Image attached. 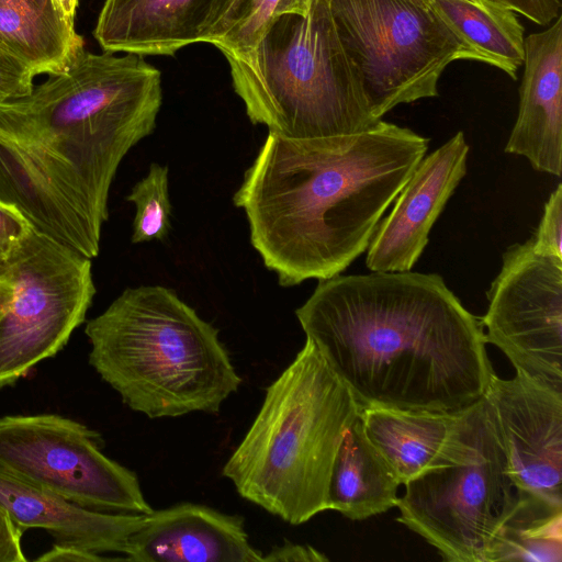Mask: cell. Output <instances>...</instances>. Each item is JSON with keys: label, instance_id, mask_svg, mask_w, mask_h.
<instances>
[{"label": "cell", "instance_id": "5bb4252c", "mask_svg": "<svg viewBox=\"0 0 562 562\" xmlns=\"http://www.w3.org/2000/svg\"><path fill=\"white\" fill-rule=\"evenodd\" d=\"M125 561L262 562L241 516L205 505L179 503L153 510L127 542Z\"/></svg>", "mask_w": 562, "mask_h": 562}, {"label": "cell", "instance_id": "836d02e7", "mask_svg": "<svg viewBox=\"0 0 562 562\" xmlns=\"http://www.w3.org/2000/svg\"><path fill=\"white\" fill-rule=\"evenodd\" d=\"M327 1H329V0H327Z\"/></svg>", "mask_w": 562, "mask_h": 562}, {"label": "cell", "instance_id": "4fadbf2b", "mask_svg": "<svg viewBox=\"0 0 562 562\" xmlns=\"http://www.w3.org/2000/svg\"><path fill=\"white\" fill-rule=\"evenodd\" d=\"M469 145L458 132L416 166L367 248L370 271L403 272L415 266L446 203L467 175Z\"/></svg>", "mask_w": 562, "mask_h": 562}, {"label": "cell", "instance_id": "484cf974", "mask_svg": "<svg viewBox=\"0 0 562 562\" xmlns=\"http://www.w3.org/2000/svg\"><path fill=\"white\" fill-rule=\"evenodd\" d=\"M34 77L25 65L0 49V103L30 94Z\"/></svg>", "mask_w": 562, "mask_h": 562}, {"label": "cell", "instance_id": "e0dca14e", "mask_svg": "<svg viewBox=\"0 0 562 562\" xmlns=\"http://www.w3.org/2000/svg\"><path fill=\"white\" fill-rule=\"evenodd\" d=\"M0 506L23 532L43 529L55 543L100 555L124 554L131 535L146 516L86 508L1 470Z\"/></svg>", "mask_w": 562, "mask_h": 562}, {"label": "cell", "instance_id": "f1b7e54d", "mask_svg": "<svg viewBox=\"0 0 562 562\" xmlns=\"http://www.w3.org/2000/svg\"><path fill=\"white\" fill-rule=\"evenodd\" d=\"M23 531L9 513L0 506V562H25L22 546Z\"/></svg>", "mask_w": 562, "mask_h": 562}, {"label": "cell", "instance_id": "d6986e66", "mask_svg": "<svg viewBox=\"0 0 562 562\" xmlns=\"http://www.w3.org/2000/svg\"><path fill=\"white\" fill-rule=\"evenodd\" d=\"M459 414L366 407L360 418L368 439L404 485L436 461Z\"/></svg>", "mask_w": 562, "mask_h": 562}, {"label": "cell", "instance_id": "7402d4cb", "mask_svg": "<svg viewBox=\"0 0 562 562\" xmlns=\"http://www.w3.org/2000/svg\"><path fill=\"white\" fill-rule=\"evenodd\" d=\"M561 562L562 505L521 490V496L502 525L487 562Z\"/></svg>", "mask_w": 562, "mask_h": 562}, {"label": "cell", "instance_id": "277c9868", "mask_svg": "<svg viewBox=\"0 0 562 562\" xmlns=\"http://www.w3.org/2000/svg\"><path fill=\"white\" fill-rule=\"evenodd\" d=\"M85 333L89 363L148 418L217 413L241 384L218 330L162 285L125 289Z\"/></svg>", "mask_w": 562, "mask_h": 562}, {"label": "cell", "instance_id": "30bf717a", "mask_svg": "<svg viewBox=\"0 0 562 562\" xmlns=\"http://www.w3.org/2000/svg\"><path fill=\"white\" fill-rule=\"evenodd\" d=\"M100 436L57 414L0 417V470L82 507L147 515L135 472L106 457Z\"/></svg>", "mask_w": 562, "mask_h": 562}, {"label": "cell", "instance_id": "9c48e42d", "mask_svg": "<svg viewBox=\"0 0 562 562\" xmlns=\"http://www.w3.org/2000/svg\"><path fill=\"white\" fill-rule=\"evenodd\" d=\"M0 294V387L64 348L95 294L91 259L30 226L5 254Z\"/></svg>", "mask_w": 562, "mask_h": 562}, {"label": "cell", "instance_id": "3957f363", "mask_svg": "<svg viewBox=\"0 0 562 562\" xmlns=\"http://www.w3.org/2000/svg\"><path fill=\"white\" fill-rule=\"evenodd\" d=\"M429 139L393 123L292 140L268 133L233 196L281 286L340 274L363 254Z\"/></svg>", "mask_w": 562, "mask_h": 562}, {"label": "cell", "instance_id": "6da1fadb", "mask_svg": "<svg viewBox=\"0 0 562 562\" xmlns=\"http://www.w3.org/2000/svg\"><path fill=\"white\" fill-rule=\"evenodd\" d=\"M144 57L83 47L65 71L0 103V200L89 259L119 165L162 103L161 74Z\"/></svg>", "mask_w": 562, "mask_h": 562}, {"label": "cell", "instance_id": "4dcf8cb0", "mask_svg": "<svg viewBox=\"0 0 562 562\" xmlns=\"http://www.w3.org/2000/svg\"><path fill=\"white\" fill-rule=\"evenodd\" d=\"M115 561L117 558H108L100 554L87 552L75 547L61 546L54 543L46 552L42 553L36 561L43 562H98V561Z\"/></svg>", "mask_w": 562, "mask_h": 562}, {"label": "cell", "instance_id": "5b68a950", "mask_svg": "<svg viewBox=\"0 0 562 562\" xmlns=\"http://www.w3.org/2000/svg\"><path fill=\"white\" fill-rule=\"evenodd\" d=\"M361 407L306 339L267 387L222 474L245 499L291 525L328 510L333 462Z\"/></svg>", "mask_w": 562, "mask_h": 562}, {"label": "cell", "instance_id": "cb8c5ba5", "mask_svg": "<svg viewBox=\"0 0 562 562\" xmlns=\"http://www.w3.org/2000/svg\"><path fill=\"white\" fill-rule=\"evenodd\" d=\"M135 205L132 243L164 240L171 228L168 167L151 162L146 177L126 196Z\"/></svg>", "mask_w": 562, "mask_h": 562}, {"label": "cell", "instance_id": "603a6c76", "mask_svg": "<svg viewBox=\"0 0 562 562\" xmlns=\"http://www.w3.org/2000/svg\"><path fill=\"white\" fill-rule=\"evenodd\" d=\"M311 3L312 0H229L204 43L217 47L225 57L247 56L278 16L306 14Z\"/></svg>", "mask_w": 562, "mask_h": 562}, {"label": "cell", "instance_id": "ac0fdd59", "mask_svg": "<svg viewBox=\"0 0 562 562\" xmlns=\"http://www.w3.org/2000/svg\"><path fill=\"white\" fill-rule=\"evenodd\" d=\"M400 485L368 439L359 415L346 430L333 462L328 510L351 520L368 519L396 506Z\"/></svg>", "mask_w": 562, "mask_h": 562}, {"label": "cell", "instance_id": "ffe728a7", "mask_svg": "<svg viewBox=\"0 0 562 562\" xmlns=\"http://www.w3.org/2000/svg\"><path fill=\"white\" fill-rule=\"evenodd\" d=\"M83 47L52 0H0V49L35 76L61 74Z\"/></svg>", "mask_w": 562, "mask_h": 562}, {"label": "cell", "instance_id": "4316f807", "mask_svg": "<svg viewBox=\"0 0 562 562\" xmlns=\"http://www.w3.org/2000/svg\"><path fill=\"white\" fill-rule=\"evenodd\" d=\"M518 13L539 25H548L560 15V0H486Z\"/></svg>", "mask_w": 562, "mask_h": 562}, {"label": "cell", "instance_id": "7a4b0ae2", "mask_svg": "<svg viewBox=\"0 0 562 562\" xmlns=\"http://www.w3.org/2000/svg\"><path fill=\"white\" fill-rule=\"evenodd\" d=\"M295 316L361 408L461 413L494 374L481 321L437 273L337 274Z\"/></svg>", "mask_w": 562, "mask_h": 562}, {"label": "cell", "instance_id": "d6a6232c", "mask_svg": "<svg viewBox=\"0 0 562 562\" xmlns=\"http://www.w3.org/2000/svg\"><path fill=\"white\" fill-rule=\"evenodd\" d=\"M8 280V263L5 255L0 252V286Z\"/></svg>", "mask_w": 562, "mask_h": 562}, {"label": "cell", "instance_id": "d4e9b609", "mask_svg": "<svg viewBox=\"0 0 562 562\" xmlns=\"http://www.w3.org/2000/svg\"><path fill=\"white\" fill-rule=\"evenodd\" d=\"M532 239L537 254L562 259V184L559 183L544 204Z\"/></svg>", "mask_w": 562, "mask_h": 562}, {"label": "cell", "instance_id": "44dd1931", "mask_svg": "<svg viewBox=\"0 0 562 562\" xmlns=\"http://www.w3.org/2000/svg\"><path fill=\"white\" fill-rule=\"evenodd\" d=\"M473 52L513 79L524 61L525 29L516 14L486 0H426Z\"/></svg>", "mask_w": 562, "mask_h": 562}, {"label": "cell", "instance_id": "9a60e30c", "mask_svg": "<svg viewBox=\"0 0 562 562\" xmlns=\"http://www.w3.org/2000/svg\"><path fill=\"white\" fill-rule=\"evenodd\" d=\"M519 109L505 151L562 175V16L524 41Z\"/></svg>", "mask_w": 562, "mask_h": 562}, {"label": "cell", "instance_id": "83f0119b", "mask_svg": "<svg viewBox=\"0 0 562 562\" xmlns=\"http://www.w3.org/2000/svg\"><path fill=\"white\" fill-rule=\"evenodd\" d=\"M30 223L12 205L0 200V252L5 255L27 232Z\"/></svg>", "mask_w": 562, "mask_h": 562}, {"label": "cell", "instance_id": "2e32d148", "mask_svg": "<svg viewBox=\"0 0 562 562\" xmlns=\"http://www.w3.org/2000/svg\"><path fill=\"white\" fill-rule=\"evenodd\" d=\"M229 0H105L93 36L106 52L170 56L209 31Z\"/></svg>", "mask_w": 562, "mask_h": 562}, {"label": "cell", "instance_id": "7c38bea8", "mask_svg": "<svg viewBox=\"0 0 562 562\" xmlns=\"http://www.w3.org/2000/svg\"><path fill=\"white\" fill-rule=\"evenodd\" d=\"M517 486L562 505V392L495 373L484 394Z\"/></svg>", "mask_w": 562, "mask_h": 562}, {"label": "cell", "instance_id": "f546056e", "mask_svg": "<svg viewBox=\"0 0 562 562\" xmlns=\"http://www.w3.org/2000/svg\"><path fill=\"white\" fill-rule=\"evenodd\" d=\"M263 561L324 562L328 561V558L312 546L284 541L282 544L272 547L266 555H262Z\"/></svg>", "mask_w": 562, "mask_h": 562}, {"label": "cell", "instance_id": "8fae6325", "mask_svg": "<svg viewBox=\"0 0 562 562\" xmlns=\"http://www.w3.org/2000/svg\"><path fill=\"white\" fill-rule=\"evenodd\" d=\"M484 338L516 373L562 392V259L514 244L487 291Z\"/></svg>", "mask_w": 562, "mask_h": 562}, {"label": "cell", "instance_id": "1f68e13d", "mask_svg": "<svg viewBox=\"0 0 562 562\" xmlns=\"http://www.w3.org/2000/svg\"><path fill=\"white\" fill-rule=\"evenodd\" d=\"M67 23L74 25L78 0H52Z\"/></svg>", "mask_w": 562, "mask_h": 562}, {"label": "cell", "instance_id": "8992f818", "mask_svg": "<svg viewBox=\"0 0 562 562\" xmlns=\"http://www.w3.org/2000/svg\"><path fill=\"white\" fill-rule=\"evenodd\" d=\"M235 92L254 124L292 140L367 131L378 124L338 36L327 0L286 13L244 57H226Z\"/></svg>", "mask_w": 562, "mask_h": 562}, {"label": "cell", "instance_id": "52a82bcc", "mask_svg": "<svg viewBox=\"0 0 562 562\" xmlns=\"http://www.w3.org/2000/svg\"><path fill=\"white\" fill-rule=\"evenodd\" d=\"M396 520L448 562H487L521 490L484 396L458 416L436 461L404 484Z\"/></svg>", "mask_w": 562, "mask_h": 562}, {"label": "cell", "instance_id": "ba28073f", "mask_svg": "<svg viewBox=\"0 0 562 562\" xmlns=\"http://www.w3.org/2000/svg\"><path fill=\"white\" fill-rule=\"evenodd\" d=\"M340 42L375 120L438 95L445 68L473 52L426 0H329Z\"/></svg>", "mask_w": 562, "mask_h": 562}]
</instances>
